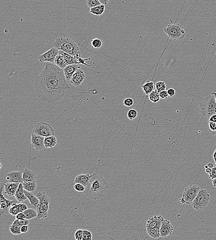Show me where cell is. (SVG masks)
<instances>
[{
	"label": "cell",
	"instance_id": "1",
	"mask_svg": "<svg viewBox=\"0 0 216 240\" xmlns=\"http://www.w3.org/2000/svg\"><path fill=\"white\" fill-rule=\"evenodd\" d=\"M63 69L52 63H46L44 68L34 82V89L38 97L47 103H56L70 89Z\"/></svg>",
	"mask_w": 216,
	"mask_h": 240
},
{
	"label": "cell",
	"instance_id": "2",
	"mask_svg": "<svg viewBox=\"0 0 216 240\" xmlns=\"http://www.w3.org/2000/svg\"><path fill=\"white\" fill-rule=\"evenodd\" d=\"M108 187V183L102 176L94 173L86 186L84 194L90 199L96 200L106 195Z\"/></svg>",
	"mask_w": 216,
	"mask_h": 240
},
{
	"label": "cell",
	"instance_id": "3",
	"mask_svg": "<svg viewBox=\"0 0 216 240\" xmlns=\"http://www.w3.org/2000/svg\"><path fill=\"white\" fill-rule=\"evenodd\" d=\"M53 46L59 50L77 58H81V52L77 43L68 38L59 37L53 43Z\"/></svg>",
	"mask_w": 216,
	"mask_h": 240
},
{
	"label": "cell",
	"instance_id": "4",
	"mask_svg": "<svg viewBox=\"0 0 216 240\" xmlns=\"http://www.w3.org/2000/svg\"><path fill=\"white\" fill-rule=\"evenodd\" d=\"M200 111L203 116L209 118L216 114V99L214 92L205 97L200 104Z\"/></svg>",
	"mask_w": 216,
	"mask_h": 240
},
{
	"label": "cell",
	"instance_id": "5",
	"mask_svg": "<svg viewBox=\"0 0 216 240\" xmlns=\"http://www.w3.org/2000/svg\"><path fill=\"white\" fill-rule=\"evenodd\" d=\"M37 197L39 199V203L36 208L37 212V216L36 217L37 220L48 217L50 203L49 196L45 192H37Z\"/></svg>",
	"mask_w": 216,
	"mask_h": 240
},
{
	"label": "cell",
	"instance_id": "6",
	"mask_svg": "<svg viewBox=\"0 0 216 240\" xmlns=\"http://www.w3.org/2000/svg\"><path fill=\"white\" fill-rule=\"evenodd\" d=\"M210 195L207 190L200 189L196 199L191 203L192 206L197 211L205 210L210 203Z\"/></svg>",
	"mask_w": 216,
	"mask_h": 240
},
{
	"label": "cell",
	"instance_id": "7",
	"mask_svg": "<svg viewBox=\"0 0 216 240\" xmlns=\"http://www.w3.org/2000/svg\"><path fill=\"white\" fill-rule=\"evenodd\" d=\"M164 31L167 35L169 38L173 40L183 39L186 35L184 26L180 24L169 25L164 28Z\"/></svg>",
	"mask_w": 216,
	"mask_h": 240
},
{
	"label": "cell",
	"instance_id": "8",
	"mask_svg": "<svg viewBox=\"0 0 216 240\" xmlns=\"http://www.w3.org/2000/svg\"><path fill=\"white\" fill-rule=\"evenodd\" d=\"M200 188L198 185L191 184L188 187L185 188L183 192V197L179 199L182 204H191L198 195Z\"/></svg>",
	"mask_w": 216,
	"mask_h": 240
},
{
	"label": "cell",
	"instance_id": "9",
	"mask_svg": "<svg viewBox=\"0 0 216 240\" xmlns=\"http://www.w3.org/2000/svg\"><path fill=\"white\" fill-rule=\"evenodd\" d=\"M32 133L44 137L55 134L54 129L50 124L44 122L36 124L33 129Z\"/></svg>",
	"mask_w": 216,
	"mask_h": 240
},
{
	"label": "cell",
	"instance_id": "10",
	"mask_svg": "<svg viewBox=\"0 0 216 240\" xmlns=\"http://www.w3.org/2000/svg\"><path fill=\"white\" fill-rule=\"evenodd\" d=\"M59 52L63 55L65 61L66 62L67 65H74V64H83V65L88 66V67L90 66V65L87 64L86 63V61L90 60L91 59L90 58L84 59L82 58H77V57H75V56H73V55L68 54L67 53L62 51V50H59Z\"/></svg>",
	"mask_w": 216,
	"mask_h": 240
},
{
	"label": "cell",
	"instance_id": "11",
	"mask_svg": "<svg viewBox=\"0 0 216 240\" xmlns=\"http://www.w3.org/2000/svg\"><path fill=\"white\" fill-rule=\"evenodd\" d=\"M59 50L54 47H53L48 51L39 56V62L41 63L49 62L52 63H54L55 58L59 54Z\"/></svg>",
	"mask_w": 216,
	"mask_h": 240
},
{
	"label": "cell",
	"instance_id": "12",
	"mask_svg": "<svg viewBox=\"0 0 216 240\" xmlns=\"http://www.w3.org/2000/svg\"><path fill=\"white\" fill-rule=\"evenodd\" d=\"M5 184L1 183V215H2L4 213V210L8 209L9 207L12 206L14 203H18L15 200H10L6 199L3 194V190L4 189Z\"/></svg>",
	"mask_w": 216,
	"mask_h": 240
},
{
	"label": "cell",
	"instance_id": "13",
	"mask_svg": "<svg viewBox=\"0 0 216 240\" xmlns=\"http://www.w3.org/2000/svg\"><path fill=\"white\" fill-rule=\"evenodd\" d=\"M44 137L32 133L31 145L36 151H41L45 149L44 145Z\"/></svg>",
	"mask_w": 216,
	"mask_h": 240
},
{
	"label": "cell",
	"instance_id": "14",
	"mask_svg": "<svg viewBox=\"0 0 216 240\" xmlns=\"http://www.w3.org/2000/svg\"><path fill=\"white\" fill-rule=\"evenodd\" d=\"M174 230V227L170 221L164 219L160 226V235L162 237H167L172 235Z\"/></svg>",
	"mask_w": 216,
	"mask_h": 240
},
{
	"label": "cell",
	"instance_id": "15",
	"mask_svg": "<svg viewBox=\"0 0 216 240\" xmlns=\"http://www.w3.org/2000/svg\"><path fill=\"white\" fill-rule=\"evenodd\" d=\"M85 79V75L81 68H79L75 72L71 80V83L73 86L78 87L83 82Z\"/></svg>",
	"mask_w": 216,
	"mask_h": 240
},
{
	"label": "cell",
	"instance_id": "16",
	"mask_svg": "<svg viewBox=\"0 0 216 240\" xmlns=\"http://www.w3.org/2000/svg\"><path fill=\"white\" fill-rule=\"evenodd\" d=\"M164 219V217L160 215H156L154 216L151 217L147 221L146 228L152 229L161 226V223Z\"/></svg>",
	"mask_w": 216,
	"mask_h": 240
},
{
	"label": "cell",
	"instance_id": "17",
	"mask_svg": "<svg viewBox=\"0 0 216 240\" xmlns=\"http://www.w3.org/2000/svg\"><path fill=\"white\" fill-rule=\"evenodd\" d=\"M7 179L9 180L11 182L19 183L24 182L23 178V171H12L7 174Z\"/></svg>",
	"mask_w": 216,
	"mask_h": 240
},
{
	"label": "cell",
	"instance_id": "18",
	"mask_svg": "<svg viewBox=\"0 0 216 240\" xmlns=\"http://www.w3.org/2000/svg\"><path fill=\"white\" fill-rule=\"evenodd\" d=\"M79 68H81L80 66H78L77 64L68 65L66 67H65L63 69V70L66 80L67 81L71 80L73 75Z\"/></svg>",
	"mask_w": 216,
	"mask_h": 240
},
{
	"label": "cell",
	"instance_id": "19",
	"mask_svg": "<svg viewBox=\"0 0 216 240\" xmlns=\"http://www.w3.org/2000/svg\"><path fill=\"white\" fill-rule=\"evenodd\" d=\"M19 183L9 182L7 183L4 185L5 194L8 195L9 197H12L14 196L15 192H16Z\"/></svg>",
	"mask_w": 216,
	"mask_h": 240
},
{
	"label": "cell",
	"instance_id": "20",
	"mask_svg": "<svg viewBox=\"0 0 216 240\" xmlns=\"http://www.w3.org/2000/svg\"><path fill=\"white\" fill-rule=\"evenodd\" d=\"M24 182H37V177L36 173L28 168H25L23 171Z\"/></svg>",
	"mask_w": 216,
	"mask_h": 240
},
{
	"label": "cell",
	"instance_id": "21",
	"mask_svg": "<svg viewBox=\"0 0 216 240\" xmlns=\"http://www.w3.org/2000/svg\"><path fill=\"white\" fill-rule=\"evenodd\" d=\"M14 196L17 200L20 202L25 201L28 199L26 196L25 195V189L22 183H21L19 184L18 188L15 192Z\"/></svg>",
	"mask_w": 216,
	"mask_h": 240
},
{
	"label": "cell",
	"instance_id": "22",
	"mask_svg": "<svg viewBox=\"0 0 216 240\" xmlns=\"http://www.w3.org/2000/svg\"><path fill=\"white\" fill-rule=\"evenodd\" d=\"M91 175L88 174H81L76 176L75 179V183H80L86 187L88 182L90 181Z\"/></svg>",
	"mask_w": 216,
	"mask_h": 240
},
{
	"label": "cell",
	"instance_id": "23",
	"mask_svg": "<svg viewBox=\"0 0 216 240\" xmlns=\"http://www.w3.org/2000/svg\"><path fill=\"white\" fill-rule=\"evenodd\" d=\"M57 143V140L55 135L45 137L44 145L46 148H53Z\"/></svg>",
	"mask_w": 216,
	"mask_h": 240
},
{
	"label": "cell",
	"instance_id": "24",
	"mask_svg": "<svg viewBox=\"0 0 216 240\" xmlns=\"http://www.w3.org/2000/svg\"><path fill=\"white\" fill-rule=\"evenodd\" d=\"M25 194L29 200L30 203L37 208L39 203V200L38 197H36L32 192H30L25 190Z\"/></svg>",
	"mask_w": 216,
	"mask_h": 240
},
{
	"label": "cell",
	"instance_id": "25",
	"mask_svg": "<svg viewBox=\"0 0 216 240\" xmlns=\"http://www.w3.org/2000/svg\"><path fill=\"white\" fill-rule=\"evenodd\" d=\"M54 64L58 66L59 67L63 69L67 66V63L65 61L63 55L61 54L59 52V54L55 58V60H54Z\"/></svg>",
	"mask_w": 216,
	"mask_h": 240
},
{
	"label": "cell",
	"instance_id": "26",
	"mask_svg": "<svg viewBox=\"0 0 216 240\" xmlns=\"http://www.w3.org/2000/svg\"><path fill=\"white\" fill-rule=\"evenodd\" d=\"M148 235L152 238L156 239L161 237L160 235V226L155 227L153 228H146Z\"/></svg>",
	"mask_w": 216,
	"mask_h": 240
},
{
	"label": "cell",
	"instance_id": "27",
	"mask_svg": "<svg viewBox=\"0 0 216 240\" xmlns=\"http://www.w3.org/2000/svg\"><path fill=\"white\" fill-rule=\"evenodd\" d=\"M105 10V5L101 4L94 8H91L90 12L94 15H102L104 13Z\"/></svg>",
	"mask_w": 216,
	"mask_h": 240
},
{
	"label": "cell",
	"instance_id": "28",
	"mask_svg": "<svg viewBox=\"0 0 216 240\" xmlns=\"http://www.w3.org/2000/svg\"><path fill=\"white\" fill-rule=\"evenodd\" d=\"M23 185L25 190L30 192H34L37 188V182H24Z\"/></svg>",
	"mask_w": 216,
	"mask_h": 240
},
{
	"label": "cell",
	"instance_id": "29",
	"mask_svg": "<svg viewBox=\"0 0 216 240\" xmlns=\"http://www.w3.org/2000/svg\"><path fill=\"white\" fill-rule=\"evenodd\" d=\"M142 87L144 93L147 95H149V94L153 91L154 83L152 81H147V83L144 84Z\"/></svg>",
	"mask_w": 216,
	"mask_h": 240
},
{
	"label": "cell",
	"instance_id": "30",
	"mask_svg": "<svg viewBox=\"0 0 216 240\" xmlns=\"http://www.w3.org/2000/svg\"><path fill=\"white\" fill-rule=\"evenodd\" d=\"M23 212L26 217V219L29 220L36 218L37 216V211L32 208H28Z\"/></svg>",
	"mask_w": 216,
	"mask_h": 240
},
{
	"label": "cell",
	"instance_id": "31",
	"mask_svg": "<svg viewBox=\"0 0 216 240\" xmlns=\"http://www.w3.org/2000/svg\"><path fill=\"white\" fill-rule=\"evenodd\" d=\"M149 100L152 103H158L160 99V93H159L156 90L152 91L149 94Z\"/></svg>",
	"mask_w": 216,
	"mask_h": 240
},
{
	"label": "cell",
	"instance_id": "32",
	"mask_svg": "<svg viewBox=\"0 0 216 240\" xmlns=\"http://www.w3.org/2000/svg\"><path fill=\"white\" fill-rule=\"evenodd\" d=\"M9 212L13 216H16L20 212L19 210V203H14L10 207Z\"/></svg>",
	"mask_w": 216,
	"mask_h": 240
},
{
	"label": "cell",
	"instance_id": "33",
	"mask_svg": "<svg viewBox=\"0 0 216 240\" xmlns=\"http://www.w3.org/2000/svg\"><path fill=\"white\" fill-rule=\"evenodd\" d=\"M10 231L12 234L14 235H20L22 233L20 226L16 224H12L10 225Z\"/></svg>",
	"mask_w": 216,
	"mask_h": 240
},
{
	"label": "cell",
	"instance_id": "34",
	"mask_svg": "<svg viewBox=\"0 0 216 240\" xmlns=\"http://www.w3.org/2000/svg\"><path fill=\"white\" fill-rule=\"evenodd\" d=\"M156 90L159 93L162 91H164L167 88V85L164 81H159L155 84Z\"/></svg>",
	"mask_w": 216,
	"mask_h": 240
},
{
	"label": "cell",
	"instance_id": "35",
	"mask_svg": "<svg viewBox=\"0 0 216 240\" xmlns=\"http://www.w3.org/2000/svg\"><path fill=\"white\" fill-rule=\"evenodd\" d=\"M91 45L92 47L95 49H99L101 48L102 45V40L99 38H95L91 40Z\"/></svg>",
	"mask_w": 216,
	"mask_h": 240
},
{
	"label": "cell",
	"instance_id": "36",
	"mask_svg": "<svg viewBox=\"0 0 216 240\" xmlns=\"http://www.w3.org/2000/svg\"><path fill=\"white\" fill-rule=\"evenodd\" d=\"M87 4L91 9L100 5L102 4L99 0H87Z\"/></svg>",
	"mask_w": 216,
	"mask_h": 240
},
{
	"label": "cell",
	"instance_id": "37",
	"mask_svg": "<svg viewBox=\"0 0 216 240\" xmlns=\"http://www.w3.org/2000/svg\"><path fill=\"white\" fill-rule=\"evenodd\" d=\"M138 116V112L135 109H131L128 112V117L130 120H132L135 119Z\"/></svg>",
	"mask_w": 216,
	"mask_h": 240
},
{
	"label": "cell",
	"instance_id": "38",
	"mask_svg": "<svg viewBox=\"0 0 216 240\" xmlns=\"http://www.w3.org/2000/svg\"><path fill=\"white\" fill-rule=\"evenodd\" d=\"M29 224V220L25 219L23 220H20L16 219L15 220L13 221L12 224H13V225L16 224V225L21 227V226H23V225H28Z\"/></svg>",
	"mask_w": 216,
	"mask_h": 240
},
{
	"label": "cell",
	"instance_id": "39",
	"mask_svg": "<svg viewBox=\"0 0 216 240\" xmlns=\"http://www.w3.org/2000/svg\"><path fill=\"white\" fill-rule=\"evenodd\" d=\"M92 237H93V235H92V233L90 231L86 230V229H83V240H92Z\"/></svg>",
	"mask_w": 216,
	"mask_h": 240
},
{
	"label": "cell",
	"instance_id": "40",
	"mask_svg": "<svg viewBox=\"0 0 216 240\" xmlns=\"http://www.w3.org/2000/svg\"><path fill=\"white\" fill-rule=\"evenodd\" d=\"M210 132L212 134L216 135V122L208 121Z\"/></svg>",
	"mask_w": 216,
	"mask_h": 240
},
{
	"label": "cell",
	"instance_id": "41",
	"mask_svg": "<svg viewBox=\"0 0 216 240\" xmlns=\"http://www.w3.org/2000/svg\"><path fill=\"white\" fill-rule=\"evenodd\" d=\"M83 229H78L75 233V238L77 240H83Z\"/></svg>",
	"mask_w": 216,
	"mask_h": 240
},
{
	"label": "cell",
	"instance_id": "42",
	"mask_svg": "<svg viewBox=\"0 0 216 240\" xmlns=\"http://www.w3.org/2000/svg\"><path fill=\"white\" fill-rule=\"evenodd\" d=\"M74 188L78 192H84L85 189V187L80 183H76L74 186Z\"/></svg>",
	"mask_w": 216,
	"mask_h": 240
},
{
	"label": "cell",
	"instance_id": "43",
	"mask_svg": "<svg viewBox=\"0 0 216 240\" xmlns=\"http://www.w3.org/2000/svg\"><path fill=\"white\" fill-rule=\"evenodd\" d=\"M134 100L131 98H127L124 101L123 104L126 107H130L134 104Z\"/></svg>",
	"mask_w": 216,
	"mask_h": 240
},
{
	"label": "cell",
	"instance_id": "44",
	"mask_svg": "<svg viewBox=\"0 0 216 240\" xmlns=\"http://www.w3.org/2000/svg\"><path fill=\"white\" fill-rule=\"evenodd\" d=\"M209 178L212 180L216 178V165L212 168V171L209 174Z\"/></svg>",
	"mask_w": 216,
	"mask_h": 240
},
{
	"label": "cell",
	"instance_id": "45",
	"mask_svg": "<svg viewBox=\"0 0 216 240\" xmlns=\"http://www.w3.org/2000/svg\"><path fill=\"white\" fill-rule=\"evenodd\" d=\"M28 209V207L27 205L25 203H19V210L20 212H23L24 211Z\"/></svg>",
	"mask_w": 216,
	"mask_h": 240
},
{
	"label": "cell",
	"instance_id": "46",
	"mask_svg": "<svg viewBox=\"0 0 216 240\" xmlns=\"http://www.w3.org/2000/svg\"><path fill=\"white\" fill-rule=\"evenodd\" d=\"M160 99H167L169 95L168 94L167 91L166 90L162 91L160 92Z\"/></svg>",
	"mask_w": 216,
	"mask_h": 240
},
{
	"label": "cell",
	"instance_id": "47",
	"mask_svg": "<svg viewBox=\"0 0 216 240\" xmlns=\"http://www.w3.org/2000/svg\"><path fill=\"white\" fill-rule=\"evenodd\" d=\"M16 218L17 219L20 220H23L26 219V217L24 212H19L16 215Z\"/></svg>",
	"mask_w": 216,
	"mask_h": 240
},
{
	"label": "cell",
	"instance_id": "48",
	"mask_svg": "<svg viewBox=\"0 0 216 240\" xmlns=\"http://www.w3.org/2000/svg\"><path fill=\"white\" fill-rule=\"evenodd\" d=\"M167 92L169 96L171 97L174 96L175 94H176V91H175V89H173V88L169 89L167 90Z\"/></svg>",
	"mask_w": 216,
	"mask_h": 240
},
{
	"label": "cell",
	"instance_id": "49",
	"mask_svg": "<svg viewBox=\"0 0 216 240\" xmlns=\"http://www.w3.org/2000/svg\"><path fill=\"white\" fill-rule=\"evenodd\" d=\"M29 230V227L28 225H24L21 227V231L22 233H25Z\"/></svg>",
	"mask_w": 216,
	"mask_h": 240
},
{
	"label": "cell",
	"instance_id": "50",
	"mask_svg": "<svg viewBox=\"0 0 216 240\" xmlns=\"http://www.w3.org/2000/svg\"><path fill=\"white\" fill-rule=\"evenodd\" d=\"M208 121L216 122V114L213 115L209 118Z\"/></svg>",
	"mask_w": 216,
	"mask_h": 240
},
{
	"label": "cell",
	"instance_id": "51",
	"mask_svg": "<svg viewBox=\"0 0 216 240\" xmlns=\"http://www.w3.org/2000/svg\"><path fill=\"white\" fill-rule=\"evenodd\" d=\"M100 2H101L102 4L106 5L109 2V0H99Z\"/></svg>",
	"mask_w": 216,
	"mask_h": 240
},
{
	"label": "cell",
	"instance_id": "52",
	"mask_svg": "<svg viewBox=\"0 0 216 240\" xmlns=\"http://www.w3.org/2000/svg\"><path fill=\"white\" fill-rule=\"evenodd\" d=\"M212 182L213 187H216V178L212 179Z\"/></svg>",
	"mask_w": 216,
	"mask_h": 240
},
{
	"label": "cell",
	"instance_id": "53",
	"mask_svg": "<svg viewBox=\"0 0 216 240\" xmlns=\"http://www.w3.org/2000/svg\"><path fill=\"white\" fill-rule=\"evenodd\" d=\"M213 158H214V161H215V164H216V149L215 150V151H214V153H213Z\"/></svg>",
	"mask_w": 216,
	"mask_h": 240
},
{
	"label": "cell",
	"instance_id": "54",
	"mask_svg": "<svg viewBox=\"0 0 216 240\" xmlns=\"http://www.w3.org/2000/svg\"><path fill=\"white\" fill-rule=\"evenodd\" d=\"M211 171H212V168H209V167L207 168V169H206V170H205V172L207 173H208V174H209V173L211 172Z\"/></svg>",
	"mask_w": 216,
	"mask_h": 240
},
{
	"label": "cell",
	"instance_id": "55",
	"mask_svg": "<svg viewBox=\"0 0 216 240\" xmlns=\"http://www.w3.org/2000/svg\"><path fill=\"white\" fill-rule=\"evenodd\" d=\"M208 165L209 168H212L214 166L213 165V163H208Z\"/></svg>",
	"mask_w": 216,
	"mask_h": 240
},
{
	"label": "cell",
	"instance_id": "56",
	"mask_svg": "<svg viewBox=\"0 0 216 240\" xmlns=\"http://www.w3.org/2000/svg\"><path fill=\"white\" fill-rule=\"evenodd\" d=\"M205 169H207V168H209V167L208 166V165H205Z\"/></svg>",
	"mask_w": 216,
	"mask_h": 240
},
{
	"label": "cell",
	"instance_id": "57",
	"mask_svg": "<svg viewBox=\"0 0 216 240\" xmlns=\"http://www.w3.org/2000/svg\"><path fill=\"white\" fill-rule=\"evenodd\" d=\"M214 94H215V96H216V91H215V92H214Z\"/></svg>",
	"mask_w": 216,
	"mask_h": 240
}]
</instances>
